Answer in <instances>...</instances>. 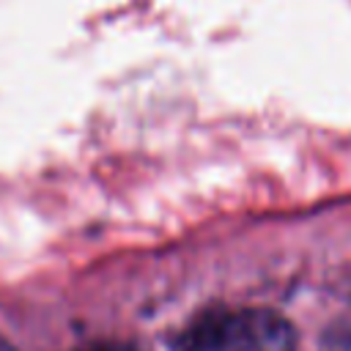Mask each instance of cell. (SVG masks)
Returning a JSON list of instances; mask_svg holds the SVG:
<instances>
[{
	"label": "cell",
	"instance_id": "obj_3",
	"mask_svg": "<svg viewBox=\"0 0 351 351\" xmlns=\"http://www.w3.org/2000/svg\"><path fill=\"white\" fill-rule=\"evenodd\" d=\"M0 351H14V348H11L8 343H3V340H0Z\"/></svg>",
	"mask_w": 351,
	"mask_h": 351
},
{
	"label": "cell",
	"instance_id": "obj_2",
	"mask_svg": "<svg viewBox=\"0 0 351 351\" xmlns=\"http://www.w3.org/2000/svg\"><path fill=\"white\" fill-rule=\"evenodd\" d=\"M96 351H126V348H118V346H101V348H96Z\"/></svg>",
	"mask_w": 351,
	"mask_h": 351
},
{
	"label": "cell",
	"instance_id": "obj_1",
	"mask_svg": "<svg viewBox=\"0 0 351 351\" xmlns=\"http://www.w3.org/2000/svg\"><path fill=\"white\" fill-rule=\"evenodd\" d=\"M197 335L206 351H296L291 321L266 307L211 315Z\"/></svg>",
	"mask_w": 351,
	"mask_h": 351
}]
</instances>
